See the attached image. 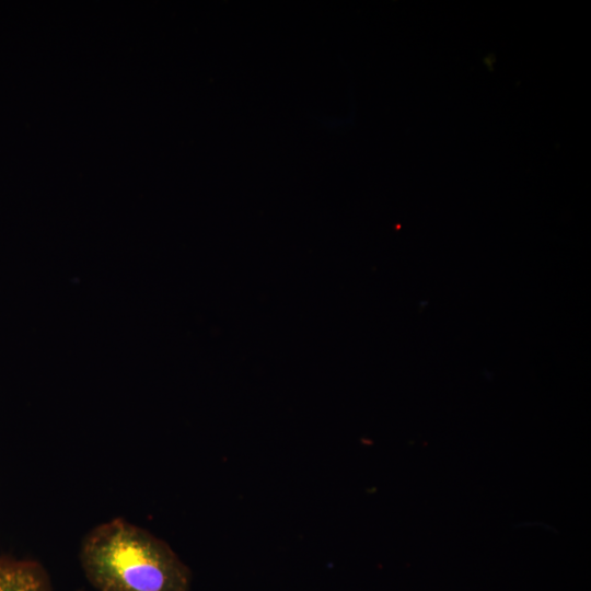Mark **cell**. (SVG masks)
Here are the masks:
<instances>
[{
    "label": "cell",
    "instance_id": "cell-1",
    "mask_svg": "<svg viewBox=\"0 0 591 591\" xmlns=\"http://www.w3.org/2000/svg\"><path fill=\"white\" fill-rule=\"evenodd\" d=\"M96 591H189L192 573L171 546L123 518L99 524L80 547Z\"/></svg>",
    "mask_w": 591,
    "mask_h": 591
},
{
    "label": "cell",
    "instance_id": "cell-2",
    "mask_svg": "<svg viewBox=\"0 0 591 591\" xmlns=\"http://www.w3.org/2000/svg\"><path fill=\"white\" fill-rule=\"evenodd\" d=\"M0 591H53L48 576L36 561L0 557Z\"/></svg>",
    "mask_w": 591,
    "mask_h": 591
}]
</instances>
